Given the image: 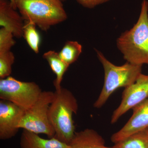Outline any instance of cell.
Returning <instances> with one entry per match:
<instances>
[{"instance_id":"obj_12","label":"cell","mask_w":148,"mask_h":148,"mask_svg":"<svg viewBox=\"0 0 148 148\" xmlns=\"http://www.w3.org/2000/svg\"><path fill=\"white\" fill-rule=\"evenodd\" d=\"M21 148H69L68 144L55 138L45 139L38 134L23 130L20 140Z\"/></svg>"},{"instance_id":"obj_9","label":"cell","mask_w":148,"mask_h":148,"mask_svg":"<svg viewBox=\"0 0 148 148\" xmlns=\"http://www.w3.org/2000/svg\"><path fill=\"white\" fill-rule=\"evenodd\" d=\"M132 110V116L126 124L111 137V141L114 144L148 128V98Z\"/></svg>"},{"instance_id":"obj_15","label":"cell","mask_w":148,"mask_h":148,"mask_svg":"<svg viewBox=\"0 0 148 148\" xmlns=\"http://www.w3.org/2000/svg\"><path fill=\"white\" fill-rule=\"evenodd\" d=\"M82 50V46L78 42L68 41L58 54L61 59L70 66L77 60Z\"/></svg>"},{"instance_id":"obj_1","label":"cell","mask_w":148,"mask_h":148,"mask_svg":"<svg viewBox=\"0 0 148 148\" xmlns=\"http://www.w3.org/2000/svg\"><path fill=\"white\" fill-rule=\"evenodd\" d=\"M117 47L127 62L148 65V1L143 0L137 22L117 40Z\"/></svg>"},{"instance_id":"obj_8","label":"cell","mask_w":148,"mask_h":148,"mask_svg":"<svg viewBox=\"0 0 148 148\" xmlns=\"http://www.w3.org/2000/svg\"><path fill=\"white\" fill-rule=\"evenodd\" d=\"M25 111L14 103L5 100L0 101V139L13 138L19 130V123Z\"/></svg>"},{"instance_id":"obj_19","label":"cell","mask_w":148,"mask_h":148,"mask_svg":"<svg viewBox=\"0 0 148 148\" xmlns=\"http://www.w3.org/2000/svg\"><path fill=\"white\" fill-rule=\"evenodd\" d=\"M110 0H77L80 4L85 8H94L99 5L109 1Z\"/></svg>"},{"instance_id":"obj_18","label":"cell","mask_w":148,"mask_h":148,"mask_svg":"<svg viewBox=\"0 0 148 148\" xmlns=\"http://www.w3.org/2000/svg\"><path fill=\"white\" fill-rule=\"evenodd\" d=\"M13 34L5 28L0 29V52L9 51L14 45L16 41Z\"/></svg>"},{"instance_id":"obj_11","label":"cell","mask_w":148,"mask_h":148,"mask_svg":"<svg viewBox=\"0 0 148 148\" xmlns=\"http://www.w3.org/2000/svg\"><path fill=\"white\" fill-rule=\"evenodd\" d=\"M69 145V148H113L107 147L103 137L89 128L75 132Z\"/></svg>"},{"instance_id":"obj_5","label":"cell","mask_w":148,"mask_h":148,"mask_svg":"<svg viewBox=\"0 0 148 148\" xmlns=\"http://www.w3.org/2000/svg\"><path fill=\"white\" fill-rule=\"evenodd\" d=\"M54 95L53 91H42L33 106L25 111L19 123V129L45 134L49 138H53L55 132L49 121L48 113Z\"/></svg>"},{"instance_id":"obj_20","label":"cell","mask_w":148,"mask_h":148,"mask_svg":"<svg viewBox=\"0 0 148 148\" xmlns=\"http://www.w3.org/2000/svg\"><path fill=\"white\" fill-rule=\"evenodd\" d=\"M10 1L11 4L13 7L14 8L17 10V3L18 0H9Z\"/></svg>"},{"instance_id":"obj_10","label":"cell","mask_w":148,"mask_h":148,"mask_svg":"<svg viewBox=\"0 0 148 148\" xmlns=\"http://www.w3.org/2000/svg\"><path fill=\"white\" fill-rule=\"evenodd\" d=\"M8 0H0V26L10 31L15 38L23 37L24 20Z\"/></svg>"},{"instance_id":"obj_17","label":"cell","mask_w":148,"mask_h":148,"mask_svg":"<svg viewBox=\"0 0 148 148\" xmlns=\"http://www.w3.org/2000/svg\"><path fill=\"white\" fill-rule=\"evenodd\" d=\"M15 56L11 51L0 52V79L10 76Z\"/></svg>"},{"instance_id":"obj_14","label":"cell","mask_w":148,"mask_h":148,"mask_svg":"<svg viewBox=\"0 0 148 148\" xmlns=\"http://www.w3.org/2000/svg\"><path fill=\"white\" fill-rule=\"evenodd\" d=\"M113 148H148V128L114 144Z\"/></svg>"},{"instance_id":"obj_4","label":"cell","mask_w":148,"mask_h":148,"mask_svg":"<svg viewBox=\"0 0 148 148\" xmlns=\"http://www.w3.org/2000/svg\"><path fill=\"white\" fill-rule=\"evenodd\" d=\"M17 9L24 21L44 31L64 22L68 17L61 0H18Z\"/></svg>"},{"instance_id":"obj_7","label":"cell","mask_w":148,"mask_h":148,"mask_svg":"<svg viewBox=\"0 0 148 148\" xmlns=\"http://www.w3.org/2000/svg\"><path fill=\"white\" fill-rule=\"evenodd\" d=\"M148 98V75L141 73L136 81L125 88L123 92L121 103L113 112L111 123H116L129 110Z\"/></svg>"},{"instance_id":"obj_13","label":"cell","mask_w":148,"mask_h":148,"mask_svg":"<svg viewBox=\"0 0 148 148\" xmlns=\"http://www.w3.org/2000/svg\"><path fill=\"white\" fill-rule=\"evenodd\" d=\"M43 57L47 61L51 69L56 75L53 82L56 90L62 87L61 83L63 77L69 67V65L61 59L58 53L53 50L49 51L44 53Z\"/></svg>"},{"instance_id":"obj_2","label":"cell","mask_w":148,"mask_h":148,"mask_svg":"<svg viewBox=\"0 0 148 148\" xmlns=\"http://www.w3.org/2000/svg\"><path fill=\"white\" fill-rule=\"evenodd\" d=\"M78 110L77 101L70 90L62 87L56 90L48 113L55 132L54 138L69 145L76 132L73 115Z\"/></svg>"},{"instance_id":"obj_3","label":"cell","mask_w":148,"mask_h":148,"mask_svg":"<svg viewBox=\"0 0 148 148\" xmlns=\"http://www.w3.org/2000/svg\"><path fill=\"white\" fill-rule=\"evenodd\" d=\"M95 51L104 71L103 87L93 104L94 108L99 109L105 105L117 89L121 87L125 88L134 83L142 73V66L127 62L122 66H116L107 59L101 51Z\"/></svg>"},{"instance_id":"obj_16","label":"cell","mask_w":148,"mask_h":148,"mask_svg":"<svg viewBox=\"0 0 148 148\" xmlns=\"http://www.w3.org/2000/svg\"><path fill=\"white\" fill-rule=\"evenodd\" d=\"M23 37L28 45L35 53L39 52L41 38L36 25L28 21H24Z\"/></svg>"},{"instance_id":"obj_6","label":"cell","mask_w":148,"mask_h":148,"mask_svg":"<svg viewBox=\"0 0 148 148\" xmlns=\"http://www.w3.org/2000/svg\"><path fill=\"white\" fill-rule=\"evenodd\" d=\"M42 92L35 82L18 80L11 76L0 79V99L10 101L27 110L33 106Z\"/></svg>"},{"instance_id":"obj_21","label":"cell","mask_w":148,"mask_h":148,"mask_svg":"<svg viewBox=\"0 0 148 148\" xmlns=\"http://www.w3.org/2000/svg\"><path fill=\"white\" fill-rule=\"evenodd\" d=\"M62 2L64 1H66V0H61Z\"/></svg>"}]
</instances>
